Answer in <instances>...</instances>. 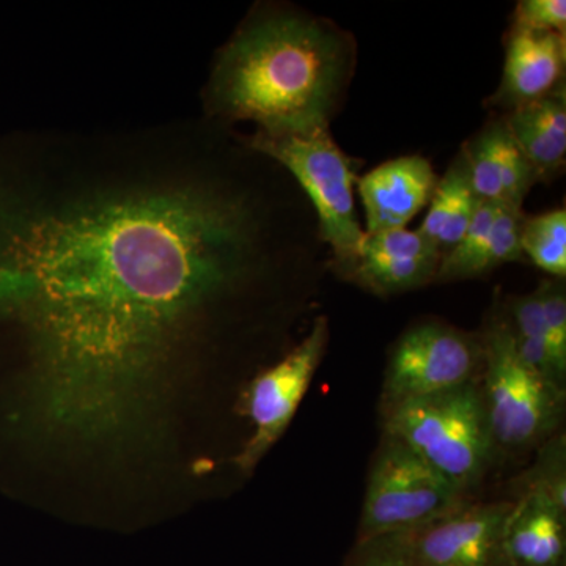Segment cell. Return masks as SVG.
Wrapping results in <instances>:
<instances>
[{"label": "cell", "mask_w": 566, "mask_h": 566, "mask_svg": "<svg viewBox=\"0 0 566 566\" xmlns=\"http://www.w3.org/2000/svg\"><path fill=\"white\" fill-rule=\"evenodd\" d=\"M48 145L0 200V318L28 349L41 433L117 447L158 415L219 308L324 244L293 178L218 123Z\"/></svg>", "instance_id": "obj_1"}, {"label": "cell", "mask_w": 566, "mask_h": 566, "mask_svg": "<svg viewBox=\"0 0 566 566\" xmlns=\"http://www.w3.org/2000/svg\"><path fill=\"white\" fill-rule=\"evenodd\" d=\"M356 66V40L334 21L256 7L218 52L205 88L208 120L255 123L266 136L331 129Z\"/></svg>", "instance_id": "obj_2"}, {"label": "cell", "mask_w": 566, "mask_h": 566, "mask_svg": "<svg viewBox=\"0 0 566 566\" xmlns=\"http://www.w3.org/2000/svg\"><path fill=\"white\" fill-rule=\"evenodd\" d=\"M252 151L279 164L300 186L315 212L318 237L333 252L327 266L348 279L365 238L357 221L354 186L360 161L346 155L331 129L292 136H240Z\"/></svg>", "instance_id": "obj_3"}, {"label": "cell", "mask_w": 566, "mask_h": 566, "mask_svg": "<svg viewBox=\"0 0 566 566\" xmlns=\"http://www.w3.org/2000/svg\"><path fill=\"white\" fill-rule=\"evenodd\" d=\"M385 433L408 446L461 494L485 474L494 452L479 379L395 406Z\"/></svg>", "instance_id": "obj_4"}, {"label": "cell", "mask_w": 566, "mask_h": 566, "mask_svg": "<svg viewBox=\"0 0 566 566\" xmlns=\"http://www.w3.org/2000/svg\"><path fill=\"white\" fill-rule=\"evenodd\" d=\"M480 338L483 367L479 385L494 447L524 452L557 427L564 389L536 375L520 359L501 305L494 308Z\"/></svg>", "instance_id": "obj_5"}, {"label": "cell", "mask_w": 566, "mask_h": 566, "mask_svg": "<svg viewBox=\"0 0 566 566\" xmlns=\"http://www.w3.org/2000/svg\"><path fill=\"white\" fill-rule=\"evenodd\" d=\"M463 502L464 494L444 475L385 433L368 475L359 545L416 531Z\"/></svg>", "instance_id": "obj_6"}, {"label": "cell", "mask_w": 566, "mask_h": 566, "mask_svg": "<svg viewBox=\"0 0 566 566\" xmlns=\"http://www.w3.org/2000/svg\"><path fill=\"white\" fill-rule=\"evenodd\" d=\"M483 367L480 335L442 322L412 324L395 342L382 381L381 411L476 381Z\"/></svg>", "instance_id": "obj_7"}, {"label": "cell", "mask_w": 566, "mask_h": 566, "mask_svg": "<svg viewBox=\"0 0 566 566\" xmlns=\"http://www.w3.org/2000/svg\"><path fill=\"white\" fill-rule=\"evenodd\" d=\"M327 342L329 322L316 316L303 340L249 385L244 415L251 419L253 433L233 460L243 474H251L285 433L322 364Z\"/></svg>", "instance_id": "obj_8"}, {"label": "cell", "mask_w": 566, "mask_h": 566, "mask_svg": "<svg viewBox=\"0 0 566 566\" xmlns=\"http://www.w3.org/2000/svg\"><path fill=\"white\" fill-rule=\"evenodd\" d=\"M513 502L463 504L438 520L385 536L415 566H497L502 534Z\"/></svg>", "instance_id": "obj_9"}, {"label": "cell", "mask_w": 566, "mask_h": 566, "mask_svg": "<svg viewBox=\"0 0 566 566\" xmlns=\"http://www.w3.org/2000/svg\"><path fill=\"white\" fill-rule=\"evenodd\" d=\"M441 262L442 253L419 230L365 234L346 281L376 296H392L436 282Z\"/></svg>", "instance_id": "obj_10"}, {"label": "cell", "mask_w": 566, "mask_h": 566, "mask_svg": "<svg viewBox=\"0 0 566 566\" xmlns=\"http://www.w3.org/2000/svg\"><path fill=\"white\" fill-rule=\"evenodd\" d=\"M439 177L423 156L409 155L379 164L356 182L365 212V234L408 229L428 208Z\"/></svg>", "instance_id": "obj_11"}, {"label": "cell", "mask_w": 566, "mask_h": 566, "mask_svg": "<svg viewBox=\"0 0 566 566\" xmlns=\"http://www.w3.org/2000/svg\"><path fill=\"white\" fill-rule=\"evenodd\" d=\"M566 33L510 29L501 85L488 106L502 115L549 95L565 82Z\"/></svg>", "instance_id": "obj_12"}, {"label": "cell", "mask_w": 566, "mask_h": 566, "mask_svg": "<svg viewBox=\"0 0 566 566\" xmlns=\"http://www.w3.org/2000/svg\"><path fill=\"white\" fill-rule=\"evenodd\" d=\"M460 151L480 200L523 210L528 192L538 181L510 137L504 118L488 123L482 132L464 142Z\"/></svg>", "instance_id": "obj_13"}, {"label": "cell", "mask_w": 566, "mask_h": 566, "mask_svg": "<svg viewBox=\"0 0 566 566\" xmlns=\"http://www.w3.org/2000/svg\"><path fill=\"white\" fill-rule=\"evenodd\" d=\"M565 551V510L543 491L527 490L506 516L502 562L509 566H562Z\"/></svg>", "instance_id": "obj_14"}, {"label": "cell", "mask_w": 566, "mask_h": 566, "mask_svg": "<svg viewBox=\"0 0 566 566\" xmlns=\"http://www.w3.org/2000/svg\"><path fill=\"white\" fill-rule=\"evenodd\" d=\"M510 137L531 164L536 181L551 182L566 161V84L549 95L501 115Z\"/></svg>", "instance_id": "obj_15"}, {"label": "cell", "mask_w": 566, "mask_h": 566, "mask_svg": "<svg viewBox=\"0 0 566 566\" xmlns=\"http://www.w3.org/2000/svg\"><path fill=\"white\" fill-rule=\"evenodd\" d=\"M479 202L469 177L468 164L460 151L447 172L439 177L433 199L428 205L427 216L419 229L439 249L442 259L464 237Z\"/></svg>", "instance_id": "obj_16"}, {"label": "cell", "mask_w": 566, "mask_h": 566, "mask_svg": "<svg viewBox=\"0 0 566 566\" xmlns=\"http://www.w3.org/2000/svg\"><path fill=\"white\" fill-rule=\"evenodd\" d=\"M504 311L520 359L536 375L564 389L565 379L558 375L551 356L545 312L538 292L509 297Z\"/></svg>", "instance_id": "obj_17"}, {"label": "cell", "mask_w": 566, "mask_h": 566, "mask_svg": "<svg viewBox=\"0 0 566 566\" xmlns=\"http://www.w3.org/2000/svg\"><path fill=\"white\" fill-rule=\"evenodd\" d=\"M523 255L554 279L566 275V210L526 216L521 230Z\"/></svg>", "instance_id": "obj_18"}, {"label": "cell", "mask_w": 566, "mask_h": 566, "mask_svg": "<svg viewBox=\"0 0 566 566\" xmlns=\"http://www.w3.org/2000/svg\"><path fill=\"white\" fill-rule=\"evenodd\" d=\"M524 218L526 214L520 208L499 205L493 226L488 233L485 252L480 260L479 277L491 273L495 268L523 260L521 230H523Z\"/></svg>", "instance_id": "obj_19"}, {"label": "cell", "mask_w": 566, "mask_h": 566, "mask_svg": "<svg viewBox=\"0 0 566 566\" xmlns=\"http://www.w3.org/2000/svg\"><path fill=\"white\" fill-rule=\"evenodd\" d=\"M545 312L547 342L558 375L566 376V293L564 279L543 281L536 290Z\"/></svg>", "instance_id": "obj_20"}, {"label": "cell", "mask_w": 566, "mask_h": 566, "mask_svg": "<svg viewBox=\"0 0 566 566\" xmlns=\"http://www.w3.org/2000/svg\"><path fill=\"white\" fill-rule=\"evenodd\" d=\"M510 29L539 33H566V2L565 0H521L513 13Z\"/></svg>", "instance_id": "obj_21"}, {"label": "cell", "mask_w": 566, "mask_h": 566, "mask_svg": "<svg viewBox=\"0 0 566 566\" xmlns=\"http://www.w3.org/2000/svg\"><path fill=\"white\" fill-rule=\"evenodd\" d=\"M359 556L354 560L353 566H415L385 539L359 545Z\"/></svg>", "instance_id": "obj_22"}]
</instances>
